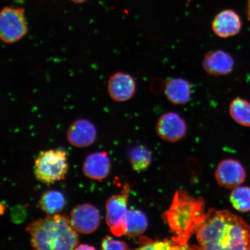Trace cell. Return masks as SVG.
Wrapping results in <instances>:
<instances>
[{
    "label": "cell",
    "mask_w": 250,
    "mask_h": 250,
    "mask_svg": "<svg viewBox=\"0 0 250 250\" xmlns=\"http://www.w3.org/2000/svg\"><path fill=\"white\" fill-rule=\"evenodd\" d=\"M195 233L201 249L250 250V227L226 210L210 208Z\"/></svg>",
    "instance_id": "1"
},
{
    "label": "cell",
    "mask_w": 250,
    "mask_h": 250,
    "mask_svg": "<svg viewBox=\"0 0 250 250\" xmlns=\"http://www.w3.org/2000/svg\"><path fill=\"white\" fill-rule=\"evenodd\" d=\"M204 210L203 199L193 198L185 190H176L170 208L162 217L174 234L172 239L181 249H191L188 242L204 218Z\"/></svg>",
    "instance_id": "2"
},
{
    "label": "cell",
    "mask_w": 250,
    "mask_h": 250,
    "mask_svg": "<svg viewBox=\"0 0 250 250\" xmlns=\"http://www.w3.org/2000/svg\"><path fill=\"white\" fill-rule=\"evenodd\" d=\"M31 245L36 250H75L79 237L72 226L70 218L55 214L40 218L28 225Z\"/></svg>",
    "instance_id": "3"
},
{
    "label": "cell",
    "mask_w": 250,
    "mask_h": 250,
    "mask_svg": "<svg viewBox=\"0 0 250 250\" xmlns=\"http://www.w3.org/2000/svg\"><path fill=\"white\" fill-rule=\"evenodd\" d=\"M68 170L66 152L61 148L40 152L34 164L36 179L47 185L64 180Z\"/></svg>",
    "instance_id": "4"
},
{
    "label": "cell",
    "mask_w": 250,
    "mask_h": 250,
    "mask_svg": "<svg viewBox=\"0 0 250 250\" xmlns=\"http://www.w3.org/2000/svg\"><path fill=\"white\" fill-rule=\"evenodd\" d=\"M29 27L23 8L5 7L0 13V39L5 44H12L23 39Z\"/></svg>",
    "instance_id": "5"
},
{
    "label": "cell",
    "mask_w": 250,
    "mask_h": 250,
    "mask_svg": "<svg viewBox=\"0 0 250 250\" xmlns=\"http://www.w3.org/2000/svg\"><path fill=\"white\" fill-rule=\"evenodd\" d=\"M130 191L129 184H125L120 194L110 197L106 203V223L114 235L125 234V218L127 210V202Z\"/></svg>",
    "instance_id": "6"
},
{
    "label": "cell",
    "mask_w": 250,
    "mask_h": 250,
    "mask_svg": "<svg viewBox=\"0 0 250 250\" xmlns=\"http://www.w3.org/2000/svg\"><path fill=\"white\" fill-rule=\"evenodd\" d=\"M70 220L77 232L88 234L98 229L101 224V214L95 206L83 203L71 210Z\"/></svg>",
    "instance_id": "7"
},
{
    "label": "cell",
    "mask_w": 250,
    "mask_h": 250,
    "mask_svg": "<svg viewBox=\"0 0 250 250\" xmlns=\"http://www.w3.org/2000/svg\"><path fill=\"white\" fill-rule=\"evenodd\" d=\"M187 129L185 121L174 112H168L161 115L156 125L158 136L169 143H176L182 139Z\"/></svg>",
    "instance_id": "8"
},
{
    "label": "cell",
    "mask_w": 250,
    "mask_h": 250,
    "mask_svg": "<svg viewBox=\"0 0 250 250\" xmlns=\"http://www.w3.org/2000/svg\"><path fill=\"white\" fill-rule=\"evenodd\" d=\"M217 183L228 189L239 187L246 179V171L243 165L235 159H227L222 161L215 171Z\"/></svg>",
    "instance_id": "9"
},
{
    "label": "cell",
    "mask_w": 250,
    "mask_h": 250,
    "mask_svg": "<svg viewBox=\"0 0 250 250\" xmlns=\"http://www.w3.org/2000/svg\"><path fill=\"white\" fill-rule=\"evenodd\" d=\"M136 83L130 74L117 72L109 78L107 91L112 101L125 102L133 98L136 92Z\"/></svg>",
    "instance_id": "10"
},
{
    "label": "cell",
    "mask_w": 250,
    "mask_h": 250,
    "mask_svg": "<svg viewBox=\"0 0 250 250\" xmlns=\"http://www.w3.org/2000/svg\"><path fill=\"white\" fill-rule=\"evenodd\" d=\"M202 65L206 73L215 77L223 76L232 72L234 61L229 53L217 49L206 53Z\"/></svg>",
    "instance_id": "11"
},
{
    "label": "cell",
    "mask_w": 250,
    "mask_h": 250,
    "mask_svg": "<svg viewBox=\"0 0 250 250\" xmlns=\"http://www.w3.org/2000/svg\"><path fill=\"white\" fill-rule=\"evenodd\" d=\"M68 142L77 148H85L95 142L97 130L94 124L86 119H78L68 127L67 132Z\"/></svg>",
    "instance_id": "12"
},
{
    "label": "cell",
    "mask_w": 250,
    "mask_h": 250,
    "mask_svg": "<svg viewBox=\"0 0 250 250\" xmlns=\"http://www.w3.org/2000/svg\"><path fill=\"white\" fill-rule=\"evenodd\" d=\"M242 26L239 15L232 9H225L219 12L211 24L212 30L215 35L223 39L237 35Z\"/></svg>",
    "instance_id": "13"
},
{
    "label": "cell",
    "mask_w": 250,
    "mask_h": 250,
    "mask_svg": "<svg viewBox=\"0 0 250 250\" xmlns=\"http://www.w3.org/2000/svg\"><path fill=\"white\" fill-rule=\"evenodd\" d=\"M83 168L87 177L101 182L110 173L111 161L107 152H96L89 154L83 162Z\"/></svg>",
    "instance_id": "14"
},
{
    "label": "cell",
    "mask_w": 250,
    "mask_h": 250,
    "mask_svg": "<svg viewBox=\"0 0 250 250\" xmlns=\"http://www.w3.org/2000/svg\"><path fill=\"white\" fill-rule=\"evenodd\" d=\"M164 92L167 99L172 104H186L191 98V84L182 78H171L165 83Z\"/></svg>",
    "instance_id": "15"
},
{
    "label": "cell",
    "mask_w": 250,
    "mask_h": 250,
    "mask_svg": "<svg viewBox=\"0 0 250 250\" xmlns=\"http://www.w3.org/2000/svg\"><path fill=\"white\" fill-rule=\"evenodd\" d=\"M148 224L147 217L143 212L128 210L125 218V234L131 238L140 236L147 229Z\"/></svg>",
    "instance_id": "16"
},
{
    "label": "cell",
    "mask_w": 250,
    "mask_h": 250,
    "mask_svg": "<svg viewBox=\"0 0 250 250\" xmlns=\"http://www.w3.org/2000/svg\"><path fill=\"white\" fill-rule=\"evenodd\" d=\"M66 201L63 194L58 190H50L40 197L39 206L42 210L48 215H54L62 210Z\"/></svg>",
    "instance_id": "17"
},
{
    "label": "cell",
    "mask_w": 250,
    "mask_h": 250,
    "mask_svg": "<svg viewBox=\"0 0 250 250\" xmlns=\"http://www.w3.org/2000/svg\"><path fill=\"white\" fill-rule=\"evenodd\" d=\"M229 111L230 117L242 126L250 127V103L242 98L231 102Z\"/></svg>",
    "instance_id": "18"
},
{
    "label": "cell",
    "mask_w": 250,
    "mask_h": 250,
    "mask_svg": "<svg viewBox=\"0 0 250 250\" xmlns=\"http://www.w3.org/2000/svg\"><path fill=\"white\" fill-rule=\"evenodd\" d=\"M152 153L145 146H134L130 152V161L133 169L137 172L147 168L152 162Z\"/></svg>",
    "instance_id": "19"
},
{
    "label": "cell",
    "mask_w": 250,
    "mask_h": 250,
    "mask_svg": "<svg viewBox=\"0 0 250 250\" xmlns=\"http://www.w3.org/2000/svg\"><path fill=\"white\" fill-rule=\"evenodd\" d=\"M233 208L240 212L250 211V187L239 186L233 189L229 197Z\"/></svg>",
    "instance_id": "20"
},
{
    "label": "cell",
    "mask_w": 250,
    "mask_h": 250,
    "mask_svg": "<svg viewBox=\"0 0 250 250\" xmlns=\"http://www.w3.org/2000/svg\"><path fill=\"white\" fill-rule=\"evenodd\" d=\"M140 250H180V247L173 239L152 240L147 237L142 236L139 239Z\"/></svg>",
    "instance_id": "21"
},
{
    "label": "cell",
    "mask_w": 250,
    "mask_h": 250,
    "mask_svg": "<svg viewBox=\"0 0 250 250\" xmlns=\"http://www.w3.org/2000/svg\"><path fill=\"white\" fill-rule=\"evenodd\" d=\"M102 249L104 250H127V244L121 240L112 238L109 236H106L102 241Z\"/></svg>",
    "instance_id": "22"
},
{
    "label": "cell",
    "mask_w": 250,
    "mask_h": 250,
    "mask_svg": "<svg viewBox=\"0 0 250 250\" xmlns=\"http://www.w3.org/2000/svg\"><path fill=\"white\" fill-rule=\"evenodd\" d=\"M96 249L94 248L93 246H90L89 245H86V244H82V245H78L76 247V248L75 250H95Z\"/></svg>",
    "instance_id": "23"
},
{
    "label": "cell",
    "mask_w": 250,
    "mask_h": 250,
    "mask_svg": "<svg viewBox=\"0 0 250 250\" xmlns=\"http://www.w3.org/2000/svg\"><path fill=\"white\" fill-rule=\"evenodd\" d=\"M247 15L249 20L250 21V0H248V8H247Z\"/></svg>",
    "instance_id": "24"
},
{
    "label": "cell",
    "mask_w": 250,
    "mask_h": 250,
    "mask_svg": "<svg viewBox=\"0 0 250 250\" xmlns=\"http://www.w3.org/2000/svg\"><path fill=\"white\" fill-rule=\"evenodd\" d=\"M70 1L75 3H83L87 1V0H70Z\"/></svg>",
    "instance_id": "25"
}]
</instances>
